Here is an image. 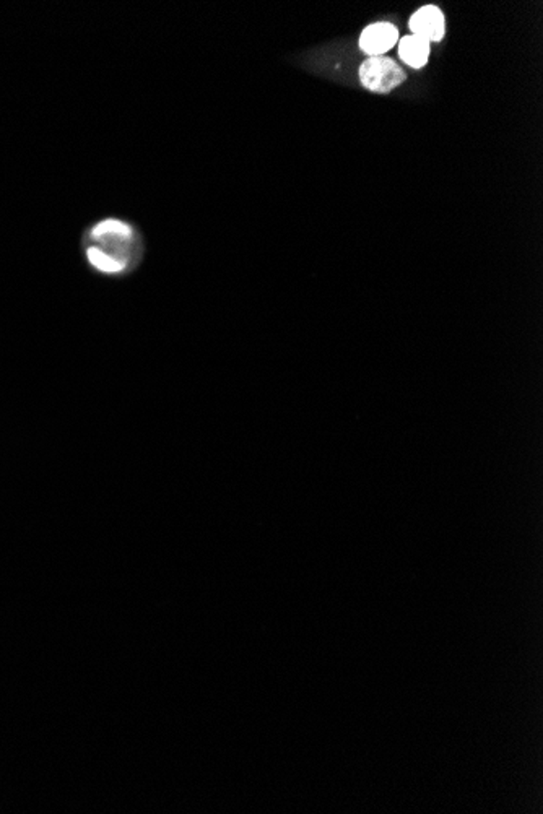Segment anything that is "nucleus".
Segmentation results:
<instances>
[{
    "label": "nucleus",
    "mask_w": 543,
    "mask_h": 814,
    "mask_svg": "<svg viewBox=\"0 0 543 814\" xmlns=\"http://www.w3.org/2000/svg\"><path fill=\"white\" fill-rule=\"evenodd\" d=\"M82 256L89 272L106 280H126L141 268L147 241L131 216L106 214L85 226Z\"/></svg>",
    "instance_id": "1"
},
{
    "label": "nucleus",
    "mask_w": 543,
    "mask_h": 814,
    "mask_svg": "<svg viewBox=\"0 0 543 814\" xmlns=\"http://www.w3.org/2000/svg\"><path fill=\"white\" fill-rule=\"evenodd\" d=\"M407 75L389 57H370L360 67V80L371 91L389 93L402 85Z\"/></svg>",
    "instance_id": "2"
},
{
    "label": "nucleus",
    "mask_w": 543,
    "mask_h": 814,
    "mask_svg": "<svg viewBox=\"0 0 543 814\" xmlns=\"http://www.w3.org/2000/svg\"><path fill=\"white\" fill-rule=\"evenodd\" d=\"M410 31L413 37H422L426 43H438L444 37V16L434 5H424L410 18Z\"/></svg>",
    "instance_id": "3"
},
{
    "label": "nucleus",
    "mask_w": 543,
    "mask_h": 814,
    "mask_svg": "<svg viewBox=\"0 0 543 814\" xmlns=\"http://www.w3.org/2000/svg\"><path fill=\"white\" fill-rule=\"evenodd\" d=\"M399 39V31L391 23H372L360 37V47L371 57H380L381 54L391 51Z\"/></svg>",
    "instance_id": "4"
},
{
    "label": "nucleus",
    "mask_w": 543,
    "mask_h": 814,
    "mask_svg": "<svg viewBox=\"0 0 543 814\" xmlns=\"http://www.w3.org/2000/svg\"><path fill=\"white\" fill-rule=\"evenodd\" d=\"M430 51H432L430 43H426L422 37H413V35L403 37L399 43L401 59L413 68H422L428 62Z\"/></svg>",
    "instance_id": "5"
}]
</instances>
